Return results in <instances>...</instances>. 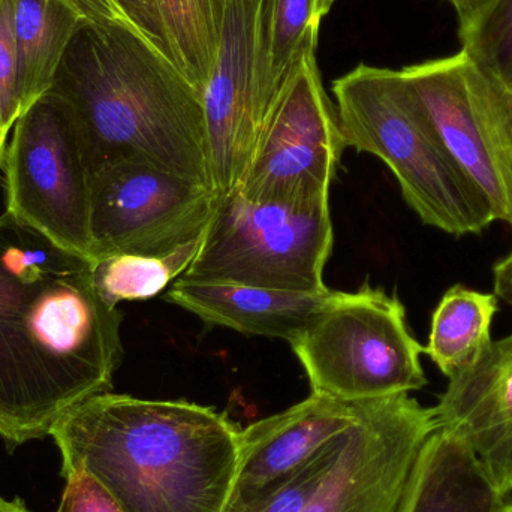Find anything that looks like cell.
<instances>
[{
    "mask_svg": "<svg viewBox=\"0 0 512 512\" xmlns=\"http://www.w3.org/2000/svg\"><path fill=\"white\" fill-rule=\"evenodd\" d=\"M0 512H30V510L20 498H15L12 499V501H9V499H5L3 496H0Z\"/></svg>",
    "mask_w": 512,
    "mask_h": 512,
    "instance_id": "obj_30",
    "label": "cell"
},
{
    "mask_svg": "<svg viewBox=\"0 0 512 512\" xmlns=\"http://www.w3.org/2000/svg\"><path fill=\"white\" fill-rule=\"evenodd\" d=\"M334 291L297 294L230 283L177 279L167 300L209 325L291 343L330 303Z\"/></svg>",
    "mask_w": 512,
    "mask_h": 512,
    "instance_id": "obj_15",
    "label": "cell"
},
{
    "mask_svg": "<svg viewBox=\"0 0 512 512\" xmlns=\"http://www.w3.org/2000/svg\"><path fill=\"white\" fill-rule=\"evenodd\" d=\"M102 2L110 6L123 23L137 30L153 47L158 48L173 62L153 0H102Z\"/></svg>",
    "mask_w": 512,
    "mask_h": 512,
    "instance_id": "obj_26",
    "label": "cell"
},
{
    "mask_svg": "<svg viewBox=\"0 0 512 512\" xmlns=\"http://www.w3.org/2000/svg\"><path fill=\"white\" fill-rule=\"evenodd\" d=\"M6 210L90 259L92 164L74 114L53 93L20 117L3 156Z\"/></svg>",
    "mask_w": 512,
    "mask_h": 512,
    "instance_id": "obj_7",
    "label": "cell"
},
{
    "mask_svg": "<svg viewBox=\"0 0 512 512\" xmlns=\"http://www.w3.org/2000/svg\"><path fill=\"white\" fill-rule=\"evenodd\" d=\"M171 59L203 93L218 57L228 0H153Z\"/></svg>",
    "mask_w": 512,
    "mask_h": 512,
    "instance_id": "obj_20",
    "label": "cell"
},
{
    "mask_svg": "<svg viewBox=\"0 0 512 512\" xmlns=\"http://www.w3.org/2000/svg\"><path fill=\"white\" fill-rule=\"evenodd\" d=\"M498 95L499 99H501L502 110H504L505 117H507V122L512 132V89L504 90V92L498 90Z\"/></svg>",
    "mask_w": 512,
    "mask_h": 512,
    "instance_id": "obj_31",
    "label": "cell"
},
{
    "mask_svg": "<svg viewBox=\"0 0 512 512\" xmlns=\"http://www.w3.org/2000/svg\"><path fill=\"white\" fill-rule=\"evenodd\" d=\"M333 243L330 204L254 201L234 189L219 195L200 251L179 279L324 294Z\"/></svg>",
    "mask_w": 512,
    "mask_h": 512,
    "instance_id": "obj_6",
    "label": "cell"
},
{
    "mask_svg": "<svg viewBox=\"0 0 512 512\" xmlns=\"http://www.w3.org/2000/svg\"><path fill=\"white\" fill-rule=\"evenodd\" d=\"M307 48L271 107L258 146L236 191L249 200L327 206L346 149L336 107Z\"/></svg>",
    "mask_w": 512,
    "mask_h": 512,
    "instance_id": "obj_8",
    "label": "cell"
},
{
    "mask_svg": "<svg viewBox=\"0 0 512 512\" xmlns=\"http://www.w3.org/2000/svg\"><path fill=\"white\" fill-rule=\"evenodd\" d=\"M459 18V30L471 26L493 0H448Z\"/></svg>",
    "mask_w": 512,
    "mask_h": 512,
    "instance_id": "obj_29",
    "label": "cell"
},
{
    "mask_svg": "<svg viewBox=\"0 0 512 512\" xmlns=\"http://www.w3.org/2000/svg\"><path fill=\"white\" fill-rule=\"evenodd\" d=\"M289 345L312 393L343 402L409 394L427 385L424 346L409 331L405 306L369 283L355 292L334 291Z\"/></svg>",
    "mask_w": 512,
    "mask_h": 512,
    "instance_id": "obj_5",
    "label": "cell"
},
{
    "mask_svg": "<svg viewBox=\"0 0 512 512\" xmlns=\"http://www.w3.org/2000/svg\"><path fill=\"white\" fill-rule=\"evenodd\" d=\"M261 0H228L218 57L204 86L210 171L219 195L242 182L268 110L256 86V24Z\"/></svg>",
    "mask_w": 512,
    "mask_h": 512,
    "instance_id": "obj_12",
    "label": "cell"
},
{
    "mask_svg": "<svg viewBox=\"0 0 512 512\" xmlns=\"http://www.w3.org/2000/svg\"><path fill=\"white\" fill-rule=\"evenodd\" d=\"M496 512H512V501L502 502L501 507H499L498 510H496Z\"/></svg>",
    "mask_w": 512,
    "mask_h": 512,
    "instance_id": "obj_34",
    "label": "cell"
},
{
    "mask_svg": "<svg viewBox=\"0 0 512 512\" xmlns=\"http://www.w3.org/2000/svg\"><path fill=\"white\" fill-rule=\"evenodd\" d=\"M498 297L454 285L436 306L424 354L448 379L475 363L492 345V325Z\"/></svg>",
    "mask_w": 512,
    "mask_h": 512,
    "instance_id": "obj_19",
    "label": "cell"
},
{
    "mask_svg": "<svg viewBox=\"0 0 512 512\" xmlns=\"http://www.w3.org/2000/svg\"><path fill=\"white\" fill-rule=\"evenodd\" d=\"M14 27L21 117L53 93L63 54L86 26L59 0H15Z\"/></svg>",
    "mask_w": 512,
    "mask_h": 512,
    "instance_id": "obj_17",
    "label": "cell"
},
{
    "mask_svg": "<svg viewBox=\"0 0 512 512\" xmlns=\"http://www.w3.org/2000/svg\"><path fill=\"white\" fill-rule=\"evenodd\" d=\"M358 406L336 463L300 512H397L435 412L409 394Z\"/></svg>",
    "mask_w": 512,
    "mask_h": 512,
    "instance_id": "obj_11",
    "label": "cell"
},
{
    "mask_svg": "<svg viewBox=\"0 0 512 512\" xmlns=\"http://www.w3.org/2000/svg\"><path fill=\"white\" fill-rule=\"evenodd\" d=\"M495 295L512 307V249L505 258L493 265Z\"/></svg>",
    "mask_w": 512,
    "mask_h": 512,
    "instance_id": "obj_28",
    "label": "cell"
},
{
    "mask_svg": "<svg viewBox=\"0 0 512 512\" xmlns=\"http://www.w3.org/2000/svg\"><path fill=\"white\" fill-rule=\"evenodd\" d=\"M15 0H0V126L6 134L20 117L17 102L18 53L14 27Z\"/></svg>",
    "mask_w": 512,
    "mask_h": 512,
    "instance_id": "obj_24",
    "label": "cell"
},
{
    "mask_svg": "<svg viewBox=\"0 0 512 512\" xmlns=\"http://www.w3.org/2000/svg\"><path fill=\"white\" fill-rule=\"evenodd\" d=\"M360 406L312 393L280 414L240 430V456L227 507L248 504L309 462L357 421Z\"/></svg>",
    "mask_w": 512,
    "mask_h": 512,
    "instance_id": "obj_14",
    "label": "cell"
},
{
    "mask_svg": "<svg viewBox=\"0 0 512 512\" xmlns=\"http://www.w3.org/2000/svg\"><path fill=\"white\" fill-rule=\"evenodd\" d=\"M333 95L346 147L381 159L424 225L465 237L495 222L400 71L360 63L334 80Z\"/></svg>",
    "mask_w": 512,
    "mask_h": 512,
    "instance_id": "obj_4",
    "label": "cell"
},
{
    "mask_svg": "<svg viewBox=\"0 0 512 512\" xmlns=\"http://www.w3.org/2000/svg\"><path fill=\"white\" fill-rule=\"evenodd\" d=\"M399 71L495 222L512 228V132L498 90L463 51Z\"/></svg>",
    "mask_w": 512,
    "mask_h": 512,
    "instance_id": "obj_9",
    "label": "cell"
},
{
    "mask_svg": "<svg viewBox=\"0 0 512 512\" xmlns=\"http://www.w3.org/2000/svg\"><path fill=\"white\" fill-rule=\"evenodd\" d=\"M504 501L474 456L436 429L421 450L397 512H496Z\"/></svg>",
    "mask_w": 512,
    "mask_h": 512,
    "instance_id": "obj_16",
    "label": "cell"
},
{
    "mask_svg": "<svg viewBox=\"0 0 512 512\" xmlns=\"http://www.w3.org/2000/svg\"><path fill=\"white\" fill-rule=\"evenodd\" d=\"M9 134H6L5 131H3L2 126H0V161H2L3 156V147H5V141L6 138H8Z\"/></svg>",
    "mask_w": 512,
    "mask_h": 512,
    "instance_id": "obj_32",
    "label": "cell"
},
{
    "mask_svg": "<svg viewBox=\"0 0 512 512\" xmlns=\"http://www.w3.org/2000/svg\"><path fill=\"white\" fill-rule=\"evenodd\" d=\"M83 33L65 102L92 173L111 162H144L213 188L201 93L128 24L84 27Z\"/></svg>",
    "mask_w": 512,
    "mask_h": 512,
    "instance_id": "obj_3",
    "label": "cell"
},
{
    "mask_svg": "<svg viewBox=\"0 0 512 512\" xmlns=\"http://www.w3.org/2000/svg\"><path fill=\"white\" fill-rule=\"evenodd\" d=\"M218 200L210 186L155 165H101L92 173L90 261L170 254L206 233Z\"/></svg>",
    "mask_w": 512,
    "mask_h": 512,
    "instance_id": "obj_10",
    "label": "cell"
},
{
    "mask_svg": "<svg viewBox=\"0 0 512 512\" xmlns=\"http://www.w3.org/2000/svg\"><path fill=\"white\" fill-rule=\"evenodd\" d=\"M122 322L90 259L0 215V438L9 450L50 436L69 409L111 391Z\"/></svg>",
    "mask_w": 512,
    "mask_h": 512,
    "instance_id": "obj_1",
    "label": "cell"
},
{
    "mask_svg": "<svg viewBox=\"0 0 512 512\" xmlns=\"http://www.w3.org/2000/svg\"><path fill=\"white\" fill-rule=\"evenodd\" d=\"M321 0H261L256 24V86L270 114L307 48L318 45Z\"/></svg>",
    "mask_w": 512,
    "mask_h": 512,
    "instance_id": "obj_18",
    "label": "cell"
},
{
    "mask_svg": "<svg viewBox=\"0 0 512 512\" xmlns=\"http://www.w3.org/2000/svg\"><path fill=\"white\" fill-rule=\"evenodd\" d=\"M240 430L210 406L107 391L65 412L50 436L62 477L86 469L126 512H224Z\"/></svg>",
    "mask_w": 512,
    "mask_h": 512,
    "instance_id": "obj_2",
    "label": "cell"
},
{
    "mask_svg": "<svg viewBox=\"0 0 512 512\" xmlns=\"http://www.w3.org/2000/svg\"><path fill=\"white\" fill-rule=\"evenodd\" d=\"M71 11L84 26H101V24L123 23L116 12L105 5L102 0H59Z\"/></svg>",
    "mask_w": 512,
    "mask_h": 512,
    "instance_id": "obj_27",
    "label": "cell"
},
{
    "mask_svg": "<svg viewBox=\"0 0 512 512\" xmlns=\"http://www.w3.org/2000/svg\"><path fill=\"white\" fill-rule=\"evenodd\" d=\"M336 0H321L322 11L327 15Z\"/></svg>",
    "mask_w": 512,
    "mask_h": 512,
    "instance_id": "obj_33",
    "label": "cell"
},
{
    "mask_svg": "<svg viewBox=\"0 0 512 512\" xmlns=\"http://www.w3.org/2000/svg\"><path fill=\"white\" fill-rule=\"evenodd\" d=\"M463 53L496 89H512V0H493L466 29L459 30Z\"/></svg>",
    "mask_w": 512,
    "mask_h": 512,
    "instance_id": "obj_22",
    "label": "cell"
},
{
    "mask_svg": "<svg viewBox=\"0 0 512 512\" xmlns=\"http://www.w3.org/2000/svg\"><path fill=\"white\" fill-rule=\"evenodd\" d=\"M345 432L327 442L309 462L273 489L248 504L227 507L224 512H300L336 463L345 444Z\"/></svg>",
    "mask_w": 512,
    "mask_h": 512,
    "instance_id": "obj_23",
    "label": "cell"
},
{
    "mask_svg": "<svg viewBox=\"0 0 512 512\" xmlns=\"http://www.w3.org/2000/svg\"><path fill=\"white\" fill-rule=\"evenodd\" d=\"M56 512H126L113 495L86 469H74Z\"/></svg>",
    "mask_w": 512,
    "mask_h": 512,
    "instance_id": "obj_25",
    "label": "cell"
},
{
    "mask_svg": "<svg viewBox=\"0 0 512 512\" xmlns=\"http://www.w3.org/2000/svg\"><path fill=\"white\" fill-rule=\"evenodd\" d=\"M203 239L204 234L165 255L114 254L96 259L92 274L99 295L111 307L156 297L188 270Z\"/></svg>",
    "mask_w": 512,
    "mask_h": 512,
    "instance_id": "obj_21",
    "label": "cell"
},
{
    "mask_svg": "<svg viewBox=\"0 0 512 512\" xmlns=\"http://www.w3.org/2000/svg\"><path fill=\"white\" fill-rule=\"evenodd\" d=\"M436 429L462 444L504 498L512 492V334L448 379Z\"/></svg>",
    "mask_w": 512,
    "mask_h": 512,
    "instance_id": "obj_13",
    "label": "cell"
}]
</instances>
